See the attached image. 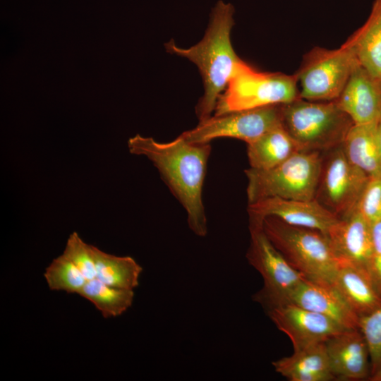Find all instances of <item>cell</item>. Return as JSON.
Here are the masks:
<instances>
[{"label": "cell", "mask_w": 381, "mask_h": 381, "mask_svg": "<svg viewBox=\"0 0 381 381\" xmlns=\"http://www.w3.org/2000/svg\"><path fill=\"white\" fill-rule=\"evenodd\" d=\"M131 154L145 156L157 169L161 179L187 214L190 229L198 236L207 234L202 187L212 147L192 143L179 135L173 141L159 143L139 134L128 140Z\"/></svg>", "instance_id": "cell-1"}, {"label": "cell", "mask_w": 381, "mask_h": 381, "mask_svg": "<svg viewBox=\"0 0 381 381\" xmlns=\"http://www.w3.org/2000/svg\"><path fill=\"white\" fill-rule=\"evenodd\" d=\"M234 13L231 3L219 0L212 10L207 29L200 42L189 48L177 46L173 40L164 44L167 52L188 59L200 71L204 94L195 107L199 122L212 116L219 96L244 62L236 54L231 42Z\"/></svg>", "instance_id": "cell-2"}, {"label": "cell", "mask_w": 381, "mask_h": 381, "mask_svg": "<svg viewBox=\"0 0 381 381\" xmlns=\"http://www.w3.org/2000/svg\"><path fill=\"white\" fill-rule=\"evenodd\" d=\"M262 228L272 245L304 277L332 284L337 260L327 234L272 216L263 219Z\"/></svg>", "instance_id": "cell-3"}, {"label": "cell", "mask_w": 381, "mask_h": 381, "mask_svg": "<svg viewBox=\"0 0 381 381\" xmlns=\"http://www.w3.org/2000/svg\"><path fill=\"white\" fill-rule=\"evenodd\" d=\"M282 123L300 150L322 153L341 145L354 123L336 101L299 97L282 105Z\"/></svg>", "instance_id": "cell-4"}, {"label": "cell", "mask_w": 381, "mask_h": 381, "mask_svg": "<svg viewBox=\"0 0 381 381\" xmlns=\"http://www.w3.org/2000/svg\"><path fill=\"white\" fill-rule=\"evenodd\" d=\"M322 163V153L301 150L269 169L249 168L248 204L272 197L310 200L315 199Z\"/></svg>", "instance_id": "cell-5"}, {"label": "cell", "mask_w": 381, "mask_h": 381, "mask_svg": "<svg viewBox=\"0 0 381 381\" xmlns=\"http://www.w3.org/2000/svg\"><path fill=\"white\" fill-rule=\"evenodd\" d=\"M299 98L296 75L261 72L242 63L219 96L214 115L284 104Z\"/></svg>", "instance_id": "cell-6"}, {"label": "cell", "mask_w": 381, "mask_h": 381, "mask_svg": "<svg viewBox=\"0 0 381 381\" xmlns=\"http://www.w3.org/2000/svg\"><path fill=\"white\" fill-rule=\"evenodd\" d=\"M358 64L346 41L334 49L313 48L304 56L296 74L299 97L314 102L337 100Z\"/></svg>", "instance_id": "cell-7"}, {"label": "cell", "mask_w": 381, "mask_h": 381, "mask_svg": "<svg viewBox=\"0 0 381 381\" xmlns=\"http://www.w3.org/2000/svg\"><path fill=\"white\" fill-rule=\"evenodd\" d=\"M369 179L348 159L341 145L322 153L315 200L339 219L344 217L356 208Z\"/></svg>", "instance_id": "cell-8"}, {"label": "cell", "mask_w": 381, "mask_h": 381, "mask_svg": "<svg viewBox=\"0 0 381 381\" xmlns=\"http://www.w3.org/2000/svg\"><path fill=\"white\" fill-rule=\"evenodd\" d=\"M249 229L250 240L246 258L263 279V286L253 296V300L267 310L286 303L304 277L272 245L262 226H249Z\"/></svg>", "instance_id": "cell-9"}, {"label": "cell", "mask_w": 381, "mask_h": 381, "mask_svg": "<svg viewBox=\"0 0 381 381\" xmlns=\"http://www.w3.org/2000/svg\"><path fill=\"white\" fill-rule=\"evenodd\" d=\"M282 105L266 106L213 115L180 135L192 143H209L222 137L249 143L282 123Z\"/></svg>", "instance_id": "cell-10"}, {"label": "cell", "mask_w": 381, "mask_h": 381, "mask_svg": "<svg viewBox=\"0 0 381 381\" xmlns=\"http://www.w3.org/2000/svg\"><path fill=\"white\" fill-rule=\"evenodd\" d=\"M267 310L270 320L290 339L294 351L325 342L345 329L332 319L287 303Z\"/></svg>", "instance_id": "cell-11"}, {"label": "cell", "mask_w": 381, "mask_h": 381, "mask_svg": "<svg viewBox=\"0 0 381 381\" xmlns=\"http://www.w3.org/2000/svg\"><path fill=\"white\" fill-rule=\"evenodd\" d=\"M249 226H262L267 217H275L294 226L316 229L327 234L339 218L314 200L267 198L248 204Z\"/></svg>", "instance_id": "cell-12"}, {"label": "cell", "mask_w": 381, "mask_h": 381, "mask_svg": "<svg viewBox=\"0 0 381 381\" xmlns=\"http://www.w3.org/2000/svg\"><path fill=\"white\" fill-rule=\"evenodd\" d=\"M327 236L337 263L351 265L372 276L371 223L356 208L349 215L339 219Z\"/></svg>", "instance_id": "cell-13"}, {"label": "cell", "mask_w": 381, "mask_h": 381, "mask_svg": "<svg viewBox=\"0 0 381 381\" xmlns=\"http://www.w3.org/2000/svg\"><path fill=\"white\" fill-rule=\"evenodd\" d=\"M325 344L331 372L336 379L369 380L370 349L360 329H344L328 339Z\"/></svg>", "instance_id": "cell-14"}, {"label": "cell", "mask_w": 381, "mask_h": 381, "mask_svg": "<svg viewBox=\"0 0 381 381\" xmlns=\"http://www.w3.org/2000/svg\"><path fill=\"white\" fill-rule=\"evenodd\" d=\"M287 303L323 315L345 329H359L360 318L331 283L304 277Z\"/></svg>", "instance_id": "cell-15"}, {"label": "cell", "mask_w": 381, "mask_h": 381, "mask_svg": "<svg viewBox=\"0 0 381 381\" xmlns=\"http://www.w3.org/2000/svg\"><path fill=\"white\" fill-rule=\"evenodd\" d=\"M335 101L354 123H376L381 118V81L358 63Z\"/></svg>", "instance_id": "cell-16"}, {"label": "cell", "mask_w": 381, "mask_h": 381, "mask_svg": "<svg viewBox=\"0 0 381 381\" xmlns=\"http://www.w3.org/2000/svg\"><path fill=\"white\" fill-rule=\"evenodd\" d=\"M332 284L359 318L381 307V290L372 276L363 270L337 263Z\"/></svg>", "instance_id": "cell-17"}, {"label": "cell", "mask_w": 381, "mask_h": 381, "mask_svg": "<svg viewBox=\"0 0 381 381\" xmlns=\"http://www.w3.org/2000/svg\"><path fill=\"white\" fill-rule=\"evenodd\" d=\"M275 371L290 381H329L331 372L325 342L299 351L272 362Z\"/></svg>", "instance_id": "cell-18"}, {"label": "cell", "mask_w": 381, "mask_h": 381, "mask_svg": "<svg viewBox=\"0 0 381 381\" xmlns=\"http://www.w3.org/2000/svg\"><path fill=\"white\" fill-rule=\"evenodd\" d=\"M377 123H353L341 144L348 159L370 179L381 176Z\"/></svg>", "instance_id": "cell-19"}, {"label": "cell", "mask_w": 381, "mask_h": 381, "mask_svg": "<svg viewBox=\"0 0 381 381\" xmlns=\"http://www.w3.org/2000/svg\"><path fill=\"white\" fill-rule=\"evenodd\" d=\"M298 151V146L282 123L247 143L249 164L255 169L274 167Z\"/></svg>", "instance_id": "cell-20"}, {"label": "cell", "mask_w": 381, "mask_h": 381, "mask_svg": "<svg viewBox=\"0 0 381 381\" xmlns=\"http://www.w3.org/2000/svg\"><path fill=\"white\" fill-rule=\"evenodd\" d=\"M346 42L359 64L381 81V7L376 1L367 20Z\"/></svg>", "instance_id": "cell-21"}, {"label": "cell", "mask_w": 381, "mask_h": 381, "mask_svg": "<svg viewBox=\"0 0 381 381\" xmlns=\"http://www.w3.org/2000/svg\"><path fill=\"white\" fill-rule=\"evenodd\" d=\"M96 278L116 288L134 289L139 285L142 267L130 256H116L92 245Z\"/></svg>", "instance_id": "cell-22"}, {"label": "cell", "mask_w": 381, "mask_h": 381, "mask_svg": "<svg viewBox=\"0 0 381 381\" xmlns=\"http://www.w3.org/2000/svg\"><path fill=\"white\" fill-rule=\"evenodd\" d=\"M78 294L90 301L104 318L117 317L133 304L134 291L107 285L97 278L87 280Z\"/></svg>", "instance_id": "cell-23"}, {"label": "cell", "mask_w": 381, "mask_h": 381, "mask_svg": "<svg viewBox=\"0 0 381 381\" xmlns=\"http://www.w3.org/2000/svg\"><path fill=\"white\" fill-rule=\"evenodd\" d=\"M44 278L50 290L78 294L87 279L63 254L54 258L46 268Z\"/></svg>", "instance_id": "cell-24"}, {"label": "cell", "mask_w": 381, "mask_h": 381, "mask_svg": "<svg viewBox=\"0 0 381 381\" xmlns=\"http://www.w3.org/2000/svg\"><path fill=\"white\" fill-rule=\"evenodd\" d=\"M62 254L79 269L87 280L96 277L92 245L85 243L76 231L68 236Z\"/></svg>", "instance_id": "cell-25"}, {"label": "cell", "mask_w": 381, "mask_h": 381, "mask_svg": "<svg viewBox=\"0 0 381 381\" xmlns=\"http://www.w3.org/2000/svg\"><path fill=\"white\" fill-rule=\"evenodd\" d=\"M359 329L369 346L372 375L381 367V307L360 318Z\"/></svg>", "instance_id": "cell-26"}, {"label": "cell", "mask_w": 381, "mask_h": 381, "mask_svg": "<svg viewBox=\"0 0 381 381\" xmlns=\"http://www.w3.org/2000/svg\"><path fill=\"white\" fill-rule=\"evenodd\" d=\"M356 209L370 223L381 219V176L369 179Z\"/></svg>", "instance_id": "cell-27"}, {"label": "cell", "mask_w": 381, "mask_h": 381, "mask_svg": "<svg viewBox=\"0 0 381 381\" xmlns=\"http://www.w3.org/2000/svg\"><path fill=\"white\" fill-rule=\"evenodd\" d=\"M373 241L372 277L381 290V219L371 223Z\"/></svg>", "instance_id": "cell-28"}, {"label": "cell", "mask_w": 381, "mask_h": 381, "mask_svg": "<svg viewBox=\"0 0 381 381\" xmlns=\"http://www.w3.org/2000/svg\"><path fill=\"white\" fill-rule=\"evenodd\" d=\"M377 138L378 143V147L381 155V118L377 121Z\"/></svg>", "instance_id": "cell-29"}, {"label": "cell", "mask_w": 381, "mask_h": 381, "mask_svg": "<svg viewBox=\"0 0 381 381\" xmlns=\"http://www.w3.org/2000/svg\"><path fill=\"white\" fill-rule=\"evenodd\" d=\"M370 381H381V367L369 378Z\"/></svg>", "instance_id": "cell-30"}, {"label": "cell", "mask_w": 381, "mask_h": 381, "mask_svg": "<svg viewBox=\"0 0 381 381\" xmlns=\"http://www.w3.org/2000/svg\"><path fill=\"white\" fill-rule=\"evenodd\" d=\"M375 1H376L381 7V0H375Z\"/></svg>", "instance_id": "cell-31"}]
</instances>
